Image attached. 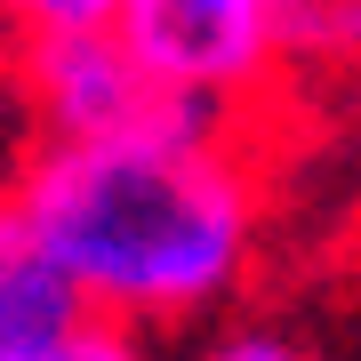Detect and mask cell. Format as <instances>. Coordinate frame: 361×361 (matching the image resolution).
<instances>
[{"mask_svg": "<svg viewBox=\"0 0 361 361\" xmlns=\"http://www.w3.org/2000/svg\"><path fill=\"white\" fill-rule=\"evenodd\" d=\"M113 32L169 97L209 104L225 121L281 80L273 0H113Z\"/></svg>", "mask_w": 361, "mask_h": 361, "instance_id": "2", "label": "cell"}, {"mask_svg": "<svg viewBox=\"0 0 361 361\" xmlns=\"http://www.w3.org/2000/svg\"><path fill=\"white\" fill-rule=\"evenodd\" d=\"M8 201L80 305L137 329L225 305L257 265V185L233 153V121L201 104L137 137L40 145Z\"/></svg>", "mask_w": 361, "mask_h": 361, "instance_id": "1", "label": "cell"}, {"mask_svg": "<svg viewBox=\"0 0 361 361\" xmlns=\"http://www.w3.org/2000/svg\"><path fill=\"white\" fill-rule=\"evenodd\" d=\"M25 97H32L49 145H104V137H137V129L193 113L185 97H169L137 65V49L113 25H73V32L25 40Z\"/></svg>", "mask_w": 361, "mask_h": 361, "instance_id": "3", "label": "cell"}, {"mask_svg": "<svg viewBox=\"0 0 361 361\" xmlns=\"http://www.w3.org/2000/svg\"><path fill=\"white\" fill-rule=\"evenodd\" d=\"M73 313H89V305H80V289L65 281V265L40 249L25 209L0 201V361H25L40 337H56Z\"/></svg>", "mask_w": 361, "mask_h": 361, "instance_id": "4", "label": "cell"}, {"mask_svg": "<svg viewBox=\"0 0 361 361\" xmlns=\"http://www.w3.org/2000/svg\"><path fill=\"white\" fill-rule=\"evenodd\" d=\"M193 361H313V353L297 345L289 329H273V322H233V329H217V337H201Z\"/></svg>", "mask_w": 361, "mask_h": 361, "instance_id": "7", "label": "cell"}, {"mask_svg": "<svg viewBox=\"0 0 361 361\" xmlns=\"http://www.w3.org/2000/svg\"><path fill=\"white\" fill-rule=\"evenodd\" d=\"M0 25L8 32H73V25H113V0H0Z\"/></svg>", "mask_w": 361, "mask_h": 361, "instance_id": "8", "label": "cell"}, {"mask_svg": "<svg viewBox=\"0 0 361 361\" xmlns=\"http://www.w3.org/2000/svg\"><path fill=\"white\" fill-rule=\"evenodd\" d=\"M281 73H361V0H273Z\"/></svg>", "mask_w": 361, "mask_h": 361, "instance_id": "5", "label": "cell"}, {"mask_svg": "<svg viewBox=\"0 0 361 361\" xmlns=\"http://www.w3.org/2000/svg\"><path fill=\"white\" fill-rule=\"evenodd\" d=\"M25 361H161L153 337L137 322H113V313H73L56 337H40Z\"/></svg>", "mask_w": 361, "mask_h": 361, "instance_id": "6", "label": "cell"}]
</instances>
